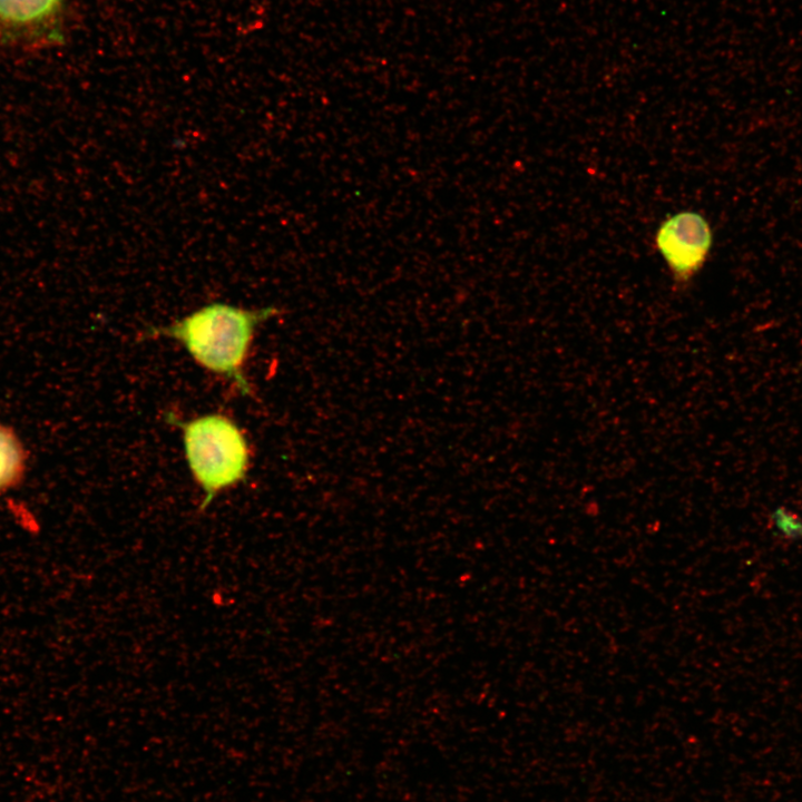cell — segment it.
Wrapping results in <instances>:
<instances>
[{
	"label": "cell",
	"instance_id": "1",
	"mask_svg": "<svg viewBox=\"0 0 802 802\" xmlns=\"http://www.w3.org/2000/svg\"><path fill=\"white\" fill-rule=\"evenodd\" d=\"M277 313L275 306L250 310L214 302L147 332L149 336L178 341L197 364L228 379L242 394L250 395L252 390L243 368L255 329Z\"/></svg>",
	"mask_w": 802,
	"mask_h": 802
},
{
	"label": "cell",
	"instance_id": "2",
	"mask_svg": "<svg viewBox=\"0 0 802 802\" xmlns=\"http://www.w3.org/2000/svg\"><path fill=\"white\" fill-rule=\"evenodd\" d=\"M169 422L180 428L186 460L194 480L204 492V510L223 490L245 479L250 450L234 421L219 413H208L179 421L170 413Z\"/></svg>",
	"mask_w": 802,
	"mask_h": 802
},
{
	"label": "cell",
	"instance_id": "3",
	"mask_svg": "<svg viewBox=\"0 0 802 802\" xmlns=\"http://www.w3.org/2000/svg\"><path fill=\"white\" fill-rule=\"evenodd\" d=\"M655 244L674 280L683 284L704 265L712 246V231L700 213L684 211L662 223Z\"/></svg>",
	"mask_w": 802,
	"mask_h": 802
},
{
	"label": "cell",
	"instance_id": "4",
	"mask_svg": "<svg viewBox=\"0 0 802 802\" xmlns=\"http://www.w3.org/2000/svg\"><path fill=\"white\" fill-rule=\"evenodd\" d=\"M65 0H0V37L32 47L63 42Z\"/></svg>",
	"mask_w": 802,
	"mask_h": 802
},
{
	"label": "cell",
	"instance_id": "5",
	"mask_svg": "<svg viewBox=\"0 0 802 802\" xmlns=\"http://www.w3.org/2000/svg\"><path fill=\"white\" fill-rule=\"evenodd\" d=\"M29 454L18 432L0 422V493L13 490L26 479Z\"/></svg>",
	"mask_w": 802,
	"mask_h": 802
},
{
	"label": "cell",
	"instance_id": "6",
	"mask_svg": "<svg viewBox=\"0 0 802 802\" xmlns=\"http://www.w3.org/2000/svg\"><path fill=\"white\" fill-rule=\"evenodd\" d=\"M776 528L791 538H802V520L783 508L774 510L773 516Z\"/></svg>",
	"mask_w": 802,
	"mask_h": 802
}]
</instances>
